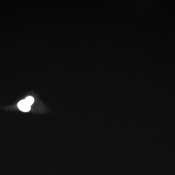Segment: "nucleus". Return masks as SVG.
Masks as SVG:
<instances>
[{
    "instance_id": "1",
    "label": "nucleus",
    "mask_w": 175,
    "mask_h": 175,
    "mask_svg": "<svg viewBox=\"0 0 175 175\" xmlns=\"http://www.w3.org/2000/svg\"><path fill=\"white\" fill-rule=\"evenodd\" d=\"M19 110L24 112H28L31 110V106L27 103L26 100H22L18 104Z\"/></svg>"
},
{
    "instance_id": "2",
    "label": "nucleus",
    "mask_w": 175,
    "mask_h": 175,
    "mask_svg": "<svg viewBox=\"0 0 175 175\" xmlns=\"http://www.w3.org/2000/svg\"><path fill=\"white\" fill-rule=\"evenodd\" d=\"M25 100H26V101L27 102V103H28L29 105H30V106H31V105L33 104V103H34V99L33 97H26V98L25 99Z\"/></svg>"
}]
</instances>
